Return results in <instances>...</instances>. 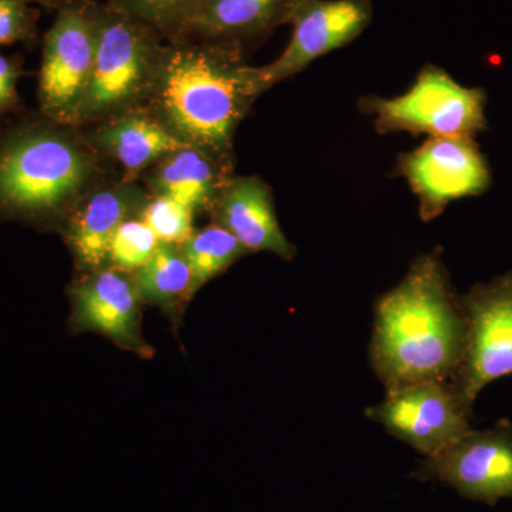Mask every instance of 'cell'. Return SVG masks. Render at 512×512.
<instances>
[{
    "instance_id": "44dd1931",
    "label": "cell",
    "mask_w": 512,
    "mask_h": 512,
    "mask_svg": "<svg viewBox=\"0 0 512 512\" xmlns=\"http://www.w3.org/2000/svg\"><path fill=\"white\" fill-rule=\"evenodd\" d=\"M200 0H109L111 8L156 29L164 39L180 32L185 19Z\"/></svg>"
},
{
    "instance_id": "cb8c5ba5",
    "label": "cell",
    "mask_w": 512,
    "mask_h": 512,
    "mask_svg": "<svg viewBox=\"0 0 512 512\" xmlns=\"http://www.w3.org/2000/svg\"><path fill=\"white\" fill-rule=\"evenodd\" d=\"M22 63L18 57L0 53V117L19 109L18 82Z\"/></svg>"
},
{
    "instance_id": "2e32d148",
    "label": "cell",
    "mask_w": 512,
    "mask_h": 512,
    "mask_svg": "<svg viewBox=\"0 0 512 512\" xmlns=\"http://www.w3.org/2000/svg\"><path fill=\"white\" fill-rule=\"evenodd\" d=\"M296 3L298 0H200L175 37L242 46L288 23Z\"/></svg>"
},
{
    "instance_id": "7c38bea8",
    "label": "cell",
    "mask_w": 512,
    "mask_h": 512,
    "mask_svg": "<svg viewBox=\"0 0 512 512\" xmlns=\"http://www.w3.org/2000/svg\"><path fill=\"white\" fill-rule=\"evenodd\" d=\"M72 323L79 332H97L143 357L153 349L141 336V299L133 276L113 266L82 274L69 288Z\"/></svg>"
},
{
    "instance_id": "d6986e66",
    "label": "cell",
    "mask_w": 512,
    "mask_h": 512,
    "mask_svg": "<svg viewBox=\"0 0 512 512\" xmlns=\"http://www.w3.org/2000/svg\"><path fill=\"white\" fill-rule=\"evenodd\" d=\"M180 248L190 266L192 298L202 286L224 274L235 262L249 254L227 229L212 222L208 227L195 228Z\"/></svg>"
},
{
    "instance_id": "9c48e42d",
    "label": "cell",
    "mask_w": 512,
    "mask_h": 512,
    "mask_svg": "<svg viewBox=\"0 0 512 512\" xmlns=\"http://www.w3.org/2000/svg\"><path fill=\"white\" fill-rule=\"evenodd\" d=\"M366 416L387 433L433 457L471 431L467 407L450 382H424L387 393Z\"/></svg>"
},
{
    "instance_id": "4fadbf2b",
    "label": "cell",
    "mask_w": 512,
    "mask_h": 512,
    "mask_svg": "<svg viewBox=\"0 0 512 512\" xmlns=\"http://www.w3.org/2000/svg\"><path fill=\"white\" fill-rule=\"evenodd\" d=\"M148 197L137 181L113 177L76 205L60 231L82 274L109 266L111 239L124 221L140 214Z\"/></svg>"
},
{
    "instance_id": "7a4b0ae2",
    "label": "cell",
    "mask_w": 512,
    "mask_h": 512,
    "mask_svg": "<svg viewBox=\"0 0 512 512\" xmlns=\"http://www.w3.org/2000/svg\"><path fill=\"white\" fill-rule=\"evenodd\" d=\"M467 316L440 251L421 255L376 303L370 363L386 393L451 382L463 360Z\"/></svg>"
},
{
    "instance_id": "e0dca14e",
    "label": "cell",
    "mask_w": 512,
    "mask_h": 512,
    "mask_svg": "<svg viewBox=\"0 0 512 512\" xmlns=\"http://www.w3.org/2000/svg\"><path fill=\"white\" fill-rule=\"evenodd\" d=\"M234 168L195 150L181 147L161 158L143 175L146 190L184 204L195 215H210L222 187Z\"/></svg>"
},
{
    "instance_id": "ac0fdd59",
    "label": "cell",
    "mask_w": 512,
    "mask_h": 512,
    "mask_svg": "<svg viewBox=\"0 0 512 512\" xmlns=\"http://www.w3.org/2000/svg\"><path fill=\"white\" fill-rule=\"evenodd\" d=\"M141 302L156 305L168 315L192 299V276L178 245L161 242L146 265L131 274Z\"/></svg>"
},
{
    "instance_id": "7402d4cb",
    "label": "cell",
    "mask_w": 512,
    "mask_h": 512,
    "mask_svg": "<svg viewBox=\"0 0 512 512\" xmlns=\"http://www.w3.org/2000/svg\"><path fill=\"white\" fill-rule=\"evenodd\" d=\"M140 217L153 229L160 242L181 247L195 231L194 218L197 215L181 202L150 194Z\"/></svg>"
},
{
    "instance_id": "8fae6325",
    "label": "cell",
    "mask_w": 512,
    "mask_h": 512,
    "mask_svg": "<svg viewBox=\"0 0 512 512\" xmlns=\"http://www.w3.org/2000/svg\"><path fill=\"white\" fill-rule=\"evenodd\" d=\"M372 12L369 0H298L288 22L292 26L288 46L274 62L256 67L261 93L349 45L365 32Z\"/></svg>"
},
{
    "instance_id": "603a6c76",
    "label": "cell",
    "mask_w": 512,
    "mask_h": 512,
    "mask_svg": "<svg viewBox=\"0 0 512 512\" xmlns=\"http://www.w3.org/2000/svg\"><path fill=\"white\" fill-rule=\"evenodd\" d=\"M30 2L33 0H0V46L35 39L37 12Z\"/></svg>"
},
{
    "instance_id": "ba28073f",
    "label": "cell",
    "mask_w": 512,
    "mask_h": 512,
    "mask_svg": "<svg viewBox=\"0 0 512 512\" xmlns=\"http://www.w3.org/2000/svg\"><path fill=\"white\" fill-rule=\"evenodd\" d=\"M414 477L437 481L461 497L487 505L512 498V424L468 431L439 454L424 458Z\"/></svg>"
},
{
    "instance_id": "8992f818",
    "label": "cell",
    "mask_w": 512,
    "mask_h": 512,
    "mask_svg": "<svg viewBox=\"0 0 512 512\" xmlns=\"http://www.w3.org/2000/svg\"><path fill=\"white\" fill-rule=\"evenodd\" d=\"M100 5L96 0L57 2L39 77V104L46 119L76 127L96 59Z\"/></svg>"
},
{
    "instance_id": "5b68a950",
    "label": "cell",
    "mask_w": 512,
    "mask_h": 512,
    "mask_svg": "<svg viewBox=\"0 0 512 512\" xmlns=\"http://www.w3.org/2000/svg\"><path fill=\"white\" fill-rule=\"evenodd\" d=\"M487 94L457 83L436 66H426L406 93L393 99L366 97L360 106L375 116L379 133L406 131L430 138H474L487 128Z\"/></svg>"
},
{
    "instance_id": "277c9868",
    "label": "cell",
    "mask_w": 512,
    "mask_h": 512,
    "mask_svg": "<svg viewBox=\"0 0 512 512\" xmlns=\"http://www.w3.org/2000/svg\"><path fill=\"white\" fill-rule=\"evenodd\" d=\"M164 40L146 23L101 3L96 59L76 127L146 106Z\"/></svg>"
},
{
    "instance_id": "3957f363",
    "label": "cell",
    "mask_w": 512,
    "mask_h": 512,
    "mask_svg": "<svg viewBox=\"0 0 512 512\" xmlns=\"http://www.w3.org/2000/svg\"><path fill=\"white\" fill-rule=\"evenodd\" d=\"M110 178L80 127L43 116L0 131V222L62 229L76 205Z\"/></svg>"
},
{
    "instance_id": "5bb4252c",
    "label": "cell",
    "mask_w": 512,
    "mask_h": 512,
    "mask_svg": "<svg viewBox=\"0 0 512 512\" xmlns=\"http://www.w3.org/2000/svg\"><path fill=\"white\" fill-rule=\"evenodd\" d=\"M212 224L227 229L249 254L271 252L285 261L296 254L276 217L271 187L258 175H231L212 205Z\"/></svg>"
},
{
    "instance_id": "d4e9b609",
    "label": "cell",
    "mask_w": 512,
    "mask_h": 512,
    "mask_svg": "<svg viewBox=\"0 0 512 512\" xmlns=\"http://www.w3.org/2000/svg\"><path fill=\"white\" fill-rule=\"evenodd\" d=\"M33 2H37L39 5L45 6L47 9H56L57 2H59V0H33Z\"/></svg>"
},
{
    "instance_id": "9a60e30c",
    "label": "cell",
    "mask_w": 512,
    "mask_h": 512,
    "mask_svg": "<svg viewBox=\"0 0 512 512\" xmlns=\"http://www.w3.org/2000/svg\"><path fill=\"white\" fill-rule=\"evenodd\" d=\"M90 146L124 181H138L161 158L184 146L144 107L80 127Z\"/></svg>"
},
{
    "instance_id": "6da1fadb",
    "label": "cell",
    "mask_w": 512,
    "mask_h": 512,
    "mask_svg": "<svg viewBox=\"0 0 512 512\" xmlns=\"http://www.w3.org/2000/svg\"><path fill=\"white\" fill-rule=\"evenodd\" d=\"M262 93L237 43L165 39L144 109L184 146L234 168L239 124Z\"/></svg>"
},
{
    "instance_id": "ffe728a7",
    "label": "cell",
    "mask_w": 512,
    "mask_h": 512,
    "mask_svg": "<svg viewBox=\"0 0 512 512\" xmlns=\"http://www.w3.org/2000/svg\"><path fill=\"white\" fill-rule=\"evenodd\" d=\"M160 244V239L140 214L133 215L120 225L111 239L109 266L134 274L150 261Z\"/></svg>"
},
{
    "instance_id": "52a82bcc",
    "label": "cell",
    "mask_w": 512,
    "mask_h": 512,
    "mask_svg": "<svg viewBox=\"0 0 512 512\" xmlns=\"http://www.w3.org/2000/svg\"><path fill=\"white\" fill-rule=\"evenodd\" d=\"M467 316L463 360L451 380L468 412L488 383L512 375V271L461 296Z\"/></svg>"
},
{
    "instance_id": "30bf717a",
    "label": "cell",
    "mask_w": 512,
    "mask_h": 512,
    "mask_svg": "<svg viewBox=\"0 0 512 512\" xmlns=\"http://www.w3.org/2000/svg\"><path fill=\"white\" fill-rule=\"evenodd\" d=\"M399 171L419 198L423 221L439 217L451 201L483 194L491 185L490 167L474 138H429L400 157Z\"/></svg>"
}]
</instances>
